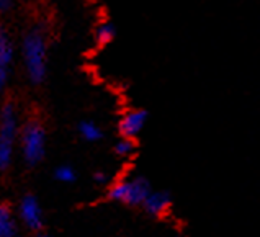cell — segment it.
<instances>
[{"instance_id": "obj_11", "label": "cell", "mask_w": 260, "mask_h": 237, "mask_svg": "<svg viewBox=\"0 0 260 237\" xmlns=\"http://www.w3.org/2000/svg\"><path fill=\"white\" fill-rule=\"evenodd\" d=\"M79 136L82 138L87 143H99L100 139H103V131L96 123L93 121H80L77 126Z\"/></svg>"}, {"instance_id": "obj_10", "label": "cell", "mask_w": 260, "mask_h": 237, "mask_svg": "<svg viewBox=\"0 0 260 237\" xmlns=\"http://www.w3.org/2000/svg\"><path fill=\"white\" fill-rule=\"evenodd\" d=\"M15 155V141L0 136V172L9 170L13 164Z\"/></svg>"}, {"instance_id": "obj_17", "label": "cell", "mask_w": 260, "mask_h": 237, "mask_svg": "<svg viewBox=\"0 0 260 237\" xmlns=\"http://www.w3.org/2000/svg\"><path fill=\"white\" fill-rule=\"evenodd\" d=\"M35 237H51V235H46V234H43V232H38Z\"/></svg>"}, {"instance_id": "obj_15", "label": "cell", "mask_w": 260, "mask_h": 237, "mask_svg": "<svg viewBox=\"0 0 260 237\" xmlns=\"http://www.w3.org/2000/svg\"><path fill=\"white\" fill-rule=\"evenodd\" d=\"M93 180L96 183H100V185H105L108 182V175L105 172H95L93 174Z\"/></svg>"}, {"instance_id": "obj_2", "label": "cell", "mask_w": 260, "mask_h": 237, "mask_svg": "<svg viewBox=\"0 0 260 237\" xmlns=\"http://www.w3.org/2000/svg\"><path fill=\"white\" fill-rule=\"evenodd\" d=\"M20 152L28 167L40 165L46 155V128L40 120H28L20 129Z\"/></svg>"}, {"instance_id": "obj_8", "label": "cell", "mask_w": 260, "mask_h": 237, "mask_svg": "<svg viewBox=\"0 0 260 237\" xmlns=\"http://www.w3.org/2000/svg\"><path fill=\"white\" fill-rule=\"evenodd\" d=\"M141 208L152 218H164L172 208V196L167 190H152Z\"/></svg>"}, {"instance_id": "obj_1", "label": "cell", "mask_w": 260, "mask_h": 237, "mask_svg": "<svg viewBox=\"0 0 260 237\" xmlns=\"http://www.w3.org/2000/svg\"><path fill=\"white\" fill-rule=\"evenodd\" d=\"M21 61L28 80L41 85L48 74V38L43 26H33L21 40Z\"/></svg>"}, {"instance_id": "obj_5", "label": "cell", "mask_w": 260, "mask_h": 237, "mask_svg": "<svg viewBox=\"0 0 260 237\" xmlns=\"http://www.w3.org/2000/svg\"><path fill=\"white\" fill-rule=\"evenodd\" d=\"M15 57V46L10 33L0 26V97L5 93L12 74V64Z\"/></svg>"}, {"instance_id": "obj_4", "label": "cell", "mask_w": 260, "mask_h": 237, "mask_svg": "<svg viewBox=\"0 0 260 237\" xmlns=\"http://www.w3.org/2000/svg\"><path fill=\"white\" fill-rule=\"evenodd\" d=\"M17 216L20 219V223L23 224L28 231L33 232H41L44 226V214L43 208L40 205V199L31 193H26L20 198Z\"/></svg>"}, {"instance_id": "obj_16", "label": "cell", "mask_w": 260, "mask_h": 237, "mask_svg": "<svg viewBox=\"0 0 260 237\" xmlns=\"http://www.w3.org/2000/svg\"><path fill=\"white\" fill-rule=\"evenodd\" d=\"M12 5H13V0H0V13L10 12Z\"/></svg>"}, {"instance_id": "obj_9", "label": "cell", "mask_w": 260, "mask_h": 237, "mask_svg": "<svg viewBox=\"0 0 260 237\" xmlns=\"http://www.w3.org/2000/svg\"><path fill=\"white\" fill-rule=\"evenodd\" d=\"M0 237H20L18 221L9 203H0Z\"/></svg>"}, {"instance_id": "obj_12", "label": "cell", "mask_w": 260, "mask_h": 237, "mask_svg": "<svg viewBox=\"0 0 260 237\" xmlns=\"http://www.w3.org/2000/svg\"><path fill=\"white\" fill-rule=\"evenodd\" d=\"M115 36H116V28L111 21H102V23L96 25L93 33L95 43L99 46H107V44H110L115 40Z\"/></svg>"}, {"instance_id": "obj_3", "label": "cell", "mask_w": 260, "mask_h": 237, "mask_svg": "<svg viewBox=\"0 0 260 237\" xmlns=\"http://www.w3.org/2000/svg\"><path fill=\"white\" fill-rule=\"evenodd\" d=\"M151 182L146 177L133 175L111 185L108 188V198L126 206H143L146 198L151 195Z\"/></svg>"}, {"instance_id": "obj_6", "label": "cell", "mask_w": 260, "mask_h": 237, "mask_svg": "<svg viewBox=\"0 0 260 237\" xmlns=\"http://www.w3.org/2000/svg\"><path fill=\"white\" fill-rule=\"evenodd\" d=\"M147 123V112L143 108H131L124 112L118 123V131L121 138L136 139Z\"/></svg>"}, {"instance_id": "obj_7", "label": "cell", "mask_w": 260, "mask_h": 237, "mask_svg": "<svg viewBox=\"0 0 260 237\" xmlns=\"http://www.w3.org/2000/svg\"><path fill=\"white\" fill-rule=\"evenodd\" d=\"M20 116L18 110L12 101H7L0 108V136H5L17 143V138L20 136Z\"/></svg>"}, {"instance_id": "obj_14", "label": "cell", "mask_w": 260, "mask_h": 237, "mask_svg": "<svg viewBox=\"0 0 260 237\" xmlns=\"http://www.w3.org/2000/svg\"><path fill=\"white\" fill-rule=\"evenodd\" d=\"M54 179L59 182V183H74L77 179V172L76 168L69 164H62L56 167L54 170Z\"/></svg>"}, {"instance_id": "obj_13", "label": "cell", "mask_w": 260, "mask_h": 237, "mask_svg": "<svg viewBox=\"0 0 260 237\" xmlns=\"http://www.w3.org/2000/svg\"><path fill=\"white\" fill-rule=\"evenodd\" d=\"M136 139H129V138H120L116 141V144L113 147L115 154L118 157H131L133 154L136 152Z\"/></svg>"}, {"instance_id": "obj_18", "label": "cell", "mask_w": 260, "mask_h": 237, "mask_svg": "<svg viewBox=\"0 0 260 237\" xmlns=\"http://www.w3.org/2000/svg\"><path fill=\"white\" fill-rule=\"evenodd\" d=\"M178 237H180V235H178Z\"/></svg>"}]
</instances>
